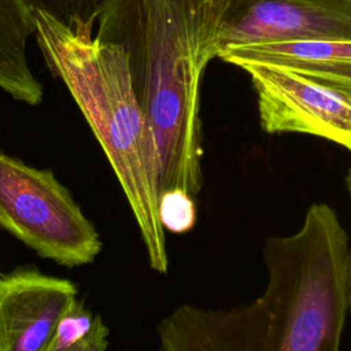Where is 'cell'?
I'll list each match as a JSON object with an SVG mask.
<instances>
[{
  "mask_svg": "<svg viewBox=\"0 0 351 351\" xmlns=\"http://www.w3.org/2000/svg\"><path fill=\"white\" fill-rule=\"evenodd\" d=\"M0 228L40 256L64 266L95 261L101 240L51 170L0 152Z\"/></svg>",
  "mask_w": 351,
  "mask_h": 351,
  "instance_id": "4",
  "label": "cell"
},
{
  "mask_svg": "<svg viewBox=\"0 0 351 351\" xmlns=\"http://www.w3.org/2000/svg\"><path fill=\"white\" fill-rule=\"evenodd\" d=\"M223 62L280 66L351 93V40H308L229 47Z\"/></svg>",
  "mask_w": 351,
  "mask_h": 351,
  "instance_id": "8",
  "label": "cell"
},
{
  "mask_svg": "<svg viewBox=\"0 0 351 351\" xmlns=\"http://www.w3.org/2000/svg\"><path fill=\"white\" fill-rule=\"evenodd\" d=\"M33 37L103 148L134 217L149 267L166 274L169 252L158 211L155 145L125 51L40 10H33Z\"/></svg>",
  "mask_w": 351,
  "mask_h": 351,
  "instance_id": "3",
  "label": "cell"
},
{
  "mask_svg": "<svg viewBox=\"0 0 351 351\" xmlns=\"http://www.w3.org/2000/svg\"><path fill=\"white\" fill-rule=\"evenodd\" d=\"M344 185H346V191L348 195V200H350V207H351V167L348 169L346 178H344ZM348 313H351V234H350V245H348Z\"/></svg>",
  "mask_w": 351,
  "mask_h": 351,
  "instance_id": "13",
  "label": "cell"
},
{
  "mask_svg": "<svg viewBox=\"0 0 351 351\" xmlns=\"http://www.w3.org/2000/svg\"><path fill=\"white\" fill-rule=\"evenodd\" d=\"M33 36V10L26 0H0V89L12 99L36 106L44 89L27 60Z\"/></svg>",
  "mask_w": 351,
  "mask_h": 351,
  "instance_id": "9",
  "label": "cell"
},
{
  "mask_svg": "<svg viewBox=\"0 0 351 351\" xmlns=\"http://www.w3.org/2000/svg\"><path fill=\"white\" fill-rule=\"evenodd\" d=\"M308 40H351V0H226L218 52Z\"/></svg>",
  "mask_w": 351,
  "mask_h": 351,
  "instance_id": "6",
  "label": "cell"
},
{
  "mask_svg": "<svg viewBox=\"0 0 351 351\" xmlns=\"http://www.w3.org/2000/svg\"><path fill=\"white\" fill-rule=\"evenodd\" d=\"M108 333L103 318L77 300L59 322L49 351H107Z\"/></svg>",
  "mask_w": 351,
  "mask_h": 351,
  "instance_id": "10",
  "label": "cell"
},
{
  "mask_svg": "<svg viewBox=\"0 0 351 351\" xmlns=\"http://www.w3.org/2000/svg\"><path fill=\"white\" fill-rule=\"evenodd\" d=\"M234 66L251 77L266 133L310 134L351 152V93L280 66Z\"/></svg>",
  "mask_w": 351,
  "mask_h": 351,
  "instance_id": "5",
  "label": "cell"
},
{
  "mask_svg": "<svg viewBox=\"0 0 351 351\" xmlns=\"http://www.w3.org/2000/svg\"><path fill=\"white\" fill-rule=\"evenodd\" d=\"M159 219L165 232L181 234L191 230L196 222L193 196L182 189H169L159 195Z\"/></svg>",
  "mask_w": 351,
  "mask_h": 351,
  "instance_id": "12",
  "label": "cell"
},
{
  "mask_svg": "<svg viewBox=\"0 0 351 351\" xmlns=\"http://www.w3.org/2000/svg\"><path fill=\"white\" fill-rule=\"evenodd\" d=\"M32 10L44 11L78 33L92 34L99 0H26Z\"/></svg>",
  "mask_w": 351,
  "mask_h": 351,
  "instance_id": "11",
  "label": "cell"
},
{
  "mask_svg": "<svg viewBox=\"0 0 351 351\" xmlns=\"http://www.w3.org/2000/svg\"><path fill=\"white\" fill-rule=\"evenodd\" d=\"M348 245L335 208L310 204L298 230L265 240L258 298L229 308L177 306L158 324L159 351H340Z\"/></svg>",
  "mask_w": 351,
  "mask_h": 351,
  "instance_id": "1",
  "label": "cell"
},
{
  "mask_svg": "<svg viewBox=\"0 0 351 351\" xmlns=\"http://www.w3.org/2000/svg\"><path fill=\"white\" fill-rule=\"evenodd\" d=\"M77 288L37 270L0 276V351H49Z\"/></svg>",
  "mask_w": 351,
  "mask_h": 351,
  "instance_id": "7",
  "label": "cell"
},
{
  "mask_svg": "<svg viewBox=\"0 0 351 351\" xmlns=\"http://www.w3.org/2000/svg\"><path fill=\"white\" fill-rule=\"evenodd\" d=\"M226 0H99L95 37L119 45L149 125L159 195L203 186L199 88Z\"/></svg>",
  "mask_w": 351,
  "mask_h": 351,
  "instance_id": "2",
  "label": "cell"
}]
</instances>
